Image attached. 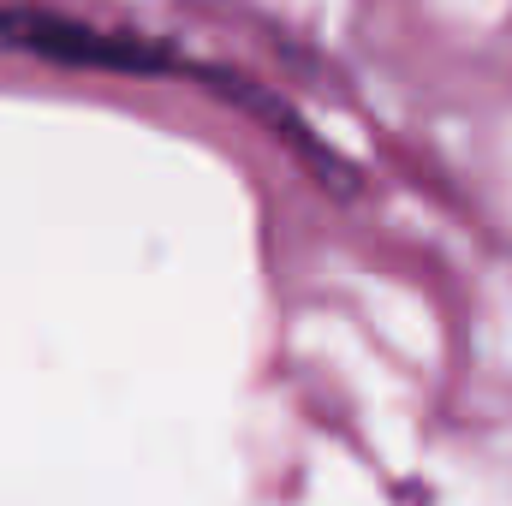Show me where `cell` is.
<instances>
[{"instance_id":"1","label":"cell","mask_w":512,"mask_h":506,"mask_svg":"<svg viewBox=\"0 0 512 506\" xmlns=\"http://www.w3.org/2000/svg\"><path fill=\"white\" fill-rule=\"evenodd\" d=\"M0 42L24 48L36 60H60V66H96V72H179V60L143 36H114L102 24H78L60 12H0Z\"/></svg>"}]
</instances>
